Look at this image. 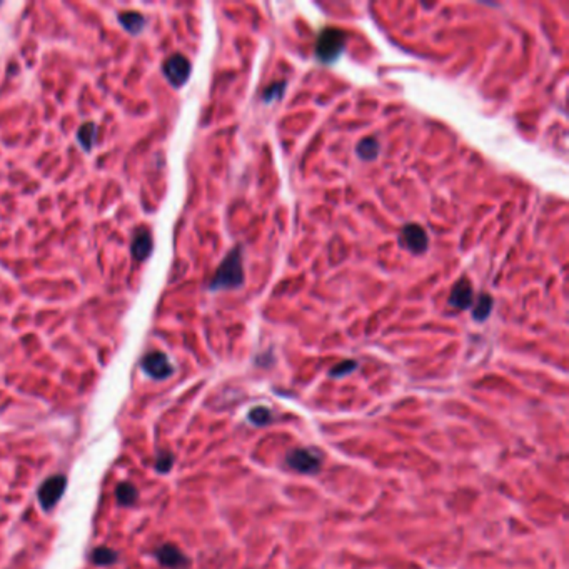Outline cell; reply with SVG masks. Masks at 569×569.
Instances as JSON below:
<instances>
[{
  "label": "cell",
  "mask_w": 569,
  "mask_h": 569,
  "mask_svg": "<svg viewBox=\"0 0 569 569\" xmlns=\"http://www.w3.org/2000/svg\"><path fill=\"white\" fill-rule=\"evenodd\" d=\"M244 284V269H243V254L241 248L231 250V254L224 259L219 266L216 276L210 282V289H237Z\"/></svg>",
  "instance_id": "cell-1"
},
{
  "label": "cell",
  "mask_w": 569,
  "mask_h": 569,
  "mask_svg": "<svg viewBox=\"0 0 569 569\" xmlns=\"http://www.w3.org/2000/svg\"><path fill=\"white\" fill-rule=\"evenodd\" d=\"M344 46H346V35H344L343 30L334 29V27H327V29L319 34V37H317V59L324 62V64L334 62L343 53Z\"/></svg>",
  "instance_id": "cell-2"
},
{
  "label": "cell",
  "mask_w": 569,
  "mask_h": 569,
  "mask_svg": "<svg viewBox=\"0 0 569 569\" xmlns=\"http://www.w3.org/2000/svg\"><path fill=\"white\" fill-rule=\"evenodd\" d=\"M65 487H67V478L62 476V474H56V476L46 479L37 491L40 508L46 511V513L56 508V504L59 503L60 497L64 496Z\"/></svg>",
  "instance_id": "cell-3"
},
{
  "label": "cell",
  "mask_w": 569,
  "mask_h": 569,
  "mask_svg": "<svg viewBox=\"0 0 569 569\" xmlns=\"http://www.w3.org/2000/svg\"><path fill=\"white\" fill-rule=\"evenodd\" d=\"M288 464L294 471L302 474H316L321 469V458L314 451L306 449V447H295L288 454Z\"/></svg>",
  "instance_id": "cell-4"
},
{
  "label": "cell",
  "mask_w": 569,
  "mask_h": 569,
  "mask_svg": "<svg viewBox=\"0 0 569 569\" xmlns=\"http://www.w3.org/2000/svg\"><path fill=\"white\" fill-rule=\"evenodd\" d=\"M142 369H144L147 376L158 381L167 379L174 374V367L170 364L169 357L159 351L147 354L144 359H142Z\"/></svg>",
  "instance_id": "cell-5"
},
{
  "label": "cell",
  "mask_w": 569,
  "mask_h": 569,
  "mask_svg": "<svg viewBox=\"0 0 569 569\" xmlns=\"http://www.w3.org/2000/svg\"><path fill=\"white\" fill-rule=\"evenodd\" d=\"M399 241L402 248L411 250L412 254H423L429 245L428 234H426V231L419 224H407V226H404Z\"/></svg>",
  "instance_id": "cell-6"
},
{
  "label": "cell",
  "mask_w": 569,
  "mask_h": 569,
  "mask_svg": "<svg viewBox=\"0 0 569 569\" xmlns=\"http://www.w3.org/2000/svg\"><path fill=\"white\" fill-rule=\"evenodd\" d=\"M189 74H191V64L184 56H172L165 60L164 75L167 77L169 82L176 85V87H181V85L186 84V80L189 79Z\"/></svg>",
  "instance_id": "cell-7"
},
{
  "label": "cell",
  "mask_w": 569,
  "mask_h": 569,
  "mask_svg": "<svg viewBox=\"0 0 569 569\" xmlns=\"http://www.w3.org/2000/svg\"><path fill=\"white\" fill-rule=\"evenodd\" d=\"M473 302H474V293L471 282L468 281V277H461L451 290L449 304L456 309H468L473 306Z\"/></svg>",
  "instance_id": "cell-8"
},
{
  "label": "cell",
  "mask_w": 569,
  "mask_h": 569,
  "mask_svg": "<svg viewBox=\"0 0 569 569\" xmlns=\"http://www.w3.org/2000/svg\"><path fill=\"white\" fill-rule=\"evenodd\" d=\"M154 556L158 558V561L165 568H182L189 563V559L184 556V553L177 546L174 544H162L155 549Z\"/></svg>",
  "instance_id": "cell-9"
},
{
  "label": "cell",
  "mask_w": 569,
  "mask_h": 569,
  "mask_svg": "<svg viewBox=\"0 0 569 569\" xmlns=\"http://www.w3.org/2000/svg\"><path fill=\"white\" fill-rule=\"evenodd\" d=\"M152 250V239H151V234L144 229H141L134 237V243H132V254L134 257L137 259V261H144L146 257H149Z\"/></svg>",
  "instance_id": "cell-10"
},
{
  "label": "cell",
  "mask_w": 569,
  "mask_h": 569,
  "mask_svg": "<svg viewBox=\"0 0 569 569\" xmlns=\"http://www.w3.org/2000/svg\"><path fill=\"white\" fill-rule=\"evenodd\" d=\"M139 497V491L137 487L132 485V482L129 481H124L117 485L115 487V499H117V503L120 506H124V508H129V506H134L136 504Z\"/></svg>",
  "instance_id": "cell-11"
},
{
  "label": "cell",
  "mask_w": 569,
  "mask_h": 569,
  "mask_svg": "<svg viewBox=\"0 0 569 569\" xmlns=\"http://www.w3.org/2000/svg\"><path fill=\"white\" fill-rule=\"evenodd\" d=\"M119 20H120V24L125 27V30H129L131 34H139L146 24V19L139 12L120 13Z\"/></svg>",
  "instance_id": "cell-12"
},
{
  "label": "cell",
  "mask_w": 569,
  "mask_h": 569,
  "mask_svg": "<svg viewBox=\"0 0 569 569\" xmlns=\"http://www.w3.org/2000/svg\"><path fill=\"white\" fill-rule=\"evenodd\" d=\"M117 561L119 554L114 549L101 546V548H96L92 551V563H96L97 566H112V564H115Z\"/></svg>",
  "instance_id": "cell-13"
},
{
  "label": "cell",
  "mask_w": 569,
  "mask_h": 569,
  "mask_svg": "<svg viewBox=\"0 0 569 569\" xmlns=\"http://www.w3.org/2000/svg\"><path fill=\"white\" fill-rule=\"evenodd\" d=\"M357 154H359V158L364 160L376 159L379 154V142L376 141L374 137L362 139V141L359 142V146H357Z\"/></svg>",
  "instance_id": "cell-14"
},
{
  "label": "cell",
  "mask_w": 569,
  "mask_h": 569,
  "mask_svg": "<svg viewBox=\"0 0 569 569\" xmlns=\"http://www.w3.org/2000/svg\"><path fill=\"white\" fill-rule=\"evenodd\" d=\"M492 309V298L487 294H481L476 301V309H474L473 316L476 321H485L490 316Z\"/></svg>",
  "instance_id": "cell-15"
},
{
  "label": "cell",
  "mask_w": 569,
  "mask_h": 569,
  "mask_svg": "<svg viewBox=\"0 0 569 569\" xmlns=\"http://www.w3.org/2000/svg\"><path fill=\"white\" fill-rule=\"evenodd\" d=\"M271 419H272V414H271V411L267 409V407L257 406V407H254V409L249 412V421L254 426H266V424L271 423Z\"/></svg>",
  "instance_id": "cell-16"
},
{
  "label": "cell",
  "mask_w": 569,
  "mask_h": 569,
  "mask_svg": "<svg viewBox=\"0 0 569 569\" xmlns=\"http://www.w3.org/2000/svg\"><path fill=\"white\" fill-rule=\"evenodd\" d=\"M94 139H96V127H94V124L82 125L79 131V142L85 147V151H91Z\"/></svg>",
  "instance_id": "cell-17"
},
{
  "label": "cell",
  "mask_w": 569,
  "mask_h": 569,
  "mask_svg": "<svg viewBox=\"0 0 569 569\" xmlns=\"http://www.w3.org/2000/svg\"><path fill=\"white\" fill-rule=\"evenodd\" d=\"M174 466V454L170 451L159 452L158 459H155V471L164 474L169 473Z\"/></svg>",
  "instance_id": "cell-18"
},
{
  "label": "cell",
  "mask_w": 569,
  "mask_h": 569,
  "mask_svg": "<svg viewBox=\"0 0 569 569\" xmlns=\"http://www.w3.org/2000/svg\"><path fill=\"white\" fill-rule=\"evenodd\" d=\"M357 364L354 361H343L339 364H335L333 369H331V378H343V376L351 374L354 369H356Z\"/></svg>",
  "instance_id": "cell-19"
},
{
  "label": "cell",
  "mask_w": 569,
  "mask_h": 569,
  "mask_svg": "<svg viewBox=\"0 0 569 569\" xmlns=\"http://www.w3.org/2000/svg\"><path fill=\"white\" fill-rule=\"evenodd\" d=\"M282 89H284V84H282V82H281V84H272L271 87H269L266 92H264V98H266L267 102L274 101L276 97H279V96H281Z\"/></svg>",
  "instance_id": "cell-20"
}]
</instances>
